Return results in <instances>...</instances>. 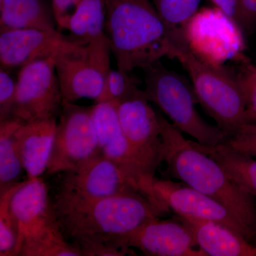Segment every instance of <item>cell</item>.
<instances>
[{"instance_id":"6da1fadb","label":"cell","mask_w":256,"mask_h":256,"mask_svg":"<svg viewBox=\"0 0 256 256\" xmlns=\"http://www.w3.org/2000/svg\"><path fill=\"white\" fill-rule=\"evenodd\" d=\"M64 237L84 256H122L119 238L165 214L140 192L96 200L56 194L52 200Z\"/></svg>"},{"instance_id":"7a4b0ae2","label":"cell","mask_w":256,"mask_h":256,"mask_svg":"<svg viewBox=\"0 0 256 256\" xmlns=\"http://www.w3.org/2000/svg\"><path fill=\"white\" fill-rule=\"evenodd\" d=\"M163 141L162 160L173 178L202 192L223 205L247 230L256 244V204L226 174L213 158L185 139L182 132L158 114Z\"/></svg>"},{"instance_id":"3957f363","label":"cell","mask_w":256,"mask_h":256,"mask_svg":"<svg viewBox=\"0 0 256 256\" xmlns=\"http://www.w3.org/2000/svg\"><path fill=\"white\" fill-rule=\"evenodd\" d=\"M105 33L118 68L131 72L170 56L164 23L151 0H104Z\"/></svg>"},{"instance_id":"277c9868","label":"cell","mask_w":256,"mask_h":256,"mask_svg":"<svg viewBox=\"0 0 256 256\" xmlns=\"http://www.w3.org/2000/svg\"><path fill=\"white\" fill-rule=\"evenodd\" d=\"M10 207L18 232L14 256H84L64 237L42 178L26 180Z\"/></svg>"},{"instance_id":"5b68a950","label":"cell","mask_w":256,"mask_h":256,"mask_svg":"<svg viewBox=\"0 0 256 256\" xmlns=\"http://www.w3.org/2000/svg\"><path fill=\"white\" fill-rule=\"evenodd\" d=\"M170 58L182 64L191 78L198 104L227 138L247 124L245 100L236 75L204 60L188 44L174 47Z\"/></svg>"},{"instance_id":"8992f818","label":"cell","mask_w":256,"mask_h":256,"mask_svg":"<svg viewBox=\"0 0 256 256\" xmlns=\"http://www.w3.org/2000/svg\"><path fill=\"white\" fill-rule=\"evenodd\" d=\"M143 70L146 98L156 104L180 132L203 146H214L226 140L223 130L207 124L197 112L196 94L186 79L166 68L160 60Z\"/></svg>"},{"instance_id":"52a82bcc","label":"cell","mask_w":256,"mask_h":256,"mask_svg":"<svg viewBox=\"0 0 256 256\" xmlns=\"http://www.w3.org/2000/svg\"><path fill=\"white\" fill-rule=\"evenodd\" d=\"M111 52L105 34L92 40L82 52L55 57L56 72L64 101L98 98L111 69Z\"/></svg>"},{"instance_id":"ba28073f","label":"cell","mask_w":256,"mask_h":256,"mask_svg":"<svg viewBox=\"0 0 256 256\" xmlns=\"http://www.w3.org/2000/svg\"><path fill=\"white\" fill-rule=\"evenodd\" d=\"M149 102L144 90L139 89L116 106L124 134L153 192V180L163 162V141L158 114Z\"/></svg>"},{"instance_id":"9c48e42d","label":"cell","mask_w":256,"mask_h":256,"mask_svg":"<svg viewBox=\"0 0 256 256\" xmlns=\"http://www.w3.org/2000/svg\"><path fill=\"white\" fill-rule=\"evenodd\" d=\"M54 58L34 60L20 69L11 118L28 122L60 116L64 100Z\"/></svg>"},{"instance_id":"30bf717a","label":"cell","mask_w":256,"mask_h":256,"mask_svg":"<svg viewBox=\"0 0 256 256\" xmlns=\"http://www.w3.org/2000/svg\"><path fill=\"white\" fill-rule=\"evenodd\" d=\"M46 173L54 175L75 168L99 152L92 106L63 101Z\"/></svg>"},{"instance_id":"8fae6325","label":"cell","mask_w":256,"mask_h":256,"mask_svg":"<svg viewBox=\"0 0 256 256\" xmlns=\"http://www.w3.org/2000/svg\"><path fill=\"white\" fill-rule=\"evenodd\" d=\"M57 194L82 200H96L140 192L118 166L100 152L74 169L62 173Z\"/></svg>"},{"instance_id":"7c38bea8","label":"cell","mask_w":256,"mask_h":256,"mask_svg":"<svg viewBox=\"0 0 256 256\" xmlns=\"http://www.w3.org/2000/svg\"><path fill=\"white\" fill-rule=\"evenodd\" d=\"M92 116L97 136L99 152L114 163L124 174L156 207L163 210L133 154L120 122L117 106L114 102H96Z\"/></svg>"},{"instance_id":"4fadbf2b","label":"cell","mask_w":256,"mask_h":256,"mask_svg":"<svg viewBox=\"0 0 256 256\" xmlns=\"http://www.w3.org/2000/svg\"><path fill=\"white\" fill-rule=\"evenodd\" d=\"M197 247L190 229L175 216L171 220H152L116 244V248L124 254L134 248L149 256H206Z\"/></svg>"},{"instance_id":"5bb4252c","label":"cell","mask_w":256,"mask_h":256,"mask_svg":"<svg viewBox=\"0 0 256 256\" xmlns=\"http://www.w3.org/2000/svg\"><path fill=\"white\" fill-rule=\"evenodd\" d=\"M85 48L56 30L0 32V64L1 68L8 70L22 68L34 60L80 52Z\"/></svg>"},{"instance_id":"9a60e30c","label":"cell","mask_w":256,"mask_h":256,"mask_svg":"<svg viewBox=\"0 0 256 256\" xmlns=\"http://www.w3.org/2000/svg\"><path fill=\"white\" fill-rule=\"evenodd\" d=\"M152 190L160 206L166 212L172 210L176 215L222 224L254 244L247 230L223 205L186 184L156 178Z\"/></svg>"},{"instance_id":"2e32d148","label":"cell","mask_w":256,"mask_h":256,"mask_svg":"<svg viewBox=\"0 0 256 256\" xmlns=\"http://www.w3.org/2000/svg\"><path fill=\"white\" fill-rule=\"evenodd\" d=\"M56 127V119H52L22 122L16 129L15 142L28 180L46 172Z\"/></svg>"},{"instance_id":"e0dca14e","label":"cell","mask_w":256,"mask_h":256,"mask_svg":"<svg viewBox=\"0 0 256 256\" xmlns=\"http://www.w3.org/2000/svg\"><path fill=\"white\" fill-rule=\"evenodd\" d=\"M175 216L188 229L206 256H256V245L222 224L188 216Z\"/></svg>"},{"instance_id":"ac0fdd59","label":"cell","mask_w":256,"mask_h":256,"mask_svg":"<svg viewBox=\"0 0 256 256\" xmlns=\"http://www.w3.org/2000/svg\"><path fill=\"white\" fill-rule=\"evenodd\" d=\"M56 24L45 0H0V32L55 30Z\"/></svg>"},{"instance_id":"d6986e66","label":"cell","mask_w":256,"mask_h":256,"mask_svg":"<svg viewBox=\"0 0 256 256\" xmlns=\"http://www.w3.org/2000/svg\"><path fill=\"white\" fill-rule=\"evenodd\" d=\"M194 144L200 150L213 158L226 174L242 190L256 196V160L224 142L214 146H203L196 141Z\"/></svg>"},{"instance_id":"ffe728a7","label":"cell","mask_w":256,"mask_h":256,"mask_svg":"<svg viewBox=\"0 0 256 256\" xmlns=\"http://www.w3.org/2000/svg\"><path fill=\"white\" fill-rule=\"evenodd\" d=\"M105 24V1L82 0L69 22L68 38L79 46H87L106 34Z\"/></svg>"},{"instance_id":"44dd1931","label":"cell","mask_w":256,"mask_h":256,"mask_svg":"<svg viewBox=\"0 0 256 256\" xmlns=\"http://www.w3.org/2000/svg\"><path fill=\"white\" fill-rule=\"evenodd\" d=\"M23 121L14 118L0 121V192L18 181L24 170L15 142L14 133Z\"/></svg>"},{"instance_id":"7402d4cb","label":"cell","mask_w":256,"mask_h":256,"mask_svg":"<svg viewBox=\"0 0 256 256\" xmlns=\"http://www.w3.org/2000/svg\"><path fill=\"white\" fill-rule=\"evenodd\" d=\"M172 45L188 44L185 30L196 14L201 0H152Z\"/></svg>"},{"instance_id":"603a6c76","label":"cell","mask_w":256,"mask_h":256,"mask_svg":"<svg viewBox=\"0 0 256 256\" xmlns=\"http://www.w3.org/2000/svg\"><path fill=\"white\" fill-rule=\"evenodd\" d=\"M26 180L16 183L4 192H0V256H14L18 239V228L12 213V198Z\"/></svg>"},{"instance_id":"cb8c5ba5","label":"cell","mask_w":256,"mask_h":256,"mask_svg":"<svg viewBox=\"0 0 256 256\" xmlns=\"http://www.w3.org/2000/svg\"><path fill=\"white\" fill-rule=\"evenodd\" d=\"M140 80L130 72L110 69L102 92L96 102H114L118 104L139 90Z\"/></svg>"},{"instance_id":"d4e9b609","label":"cell","mask_w":256,"mask_h":256,"mask_svg":"<svg viewBox=\"0 0 256 256\" xmlns=\"http://www.w3.org/2000/svg\"><path fill=\"white\" fill-rule=\"evenodd\" d=\"M236 76L245 100L247 124H256V64H244Z\"/></svg>"},{"instance_id":"484cf974","label":"cell","mask_w":256,"mask_h":256,"mask_svg":"<svg viewBox=\"0 0 256 256\" xmlns=\"http://www.w3.org/2000/svg\"><path fill=\"white\" fill-rule=\"evenodd\" d=\"M16 82L12 78L9 70L1 68L0 70V121L12 117L15 97Z\"/></svg>"},{"instance_id":"4316f807","label":"cell","mask_w":256,"mask_h":256,"mask_svg":"<svg viewBox=\"0 0 256 256\" xmlns=\"http://www.w3.org/2000/svg\"><path fill=\"white\" fill-rule=\"evenodd\" d=\"M230 148L256 158V124H246L225 141Z\"/></svg>"},{"instance_id":"83f0119b","label":"cell","mask_w":256,"mask_h":256,"mask_svg":"<svg viewBox=\"0 0 256 256\" xmlns=\"http://www.w3.org/2000/svg\"><path fill=\"white\" fill-rule=\"evenodd\" d=\"M82 0H52V10L58 28L67 30L70 18Z\"/></svg>"},{"instance_id":"f1b7e54d","label":"cell","mask_w":256,"mask_h":256,"mask_svg":"<svg viewBox=\"0 0 256 256\" xmlns=\"http://www.w3.org/2000/svg\"><path fill=\"white\" fill-rule=\"evenodd\" d=\"M239 26L250 32L256 26V0H238Z\"/></svg>"},{"instance_id":"f546056e","label":"cell","mask_w":256,"mask_h":256,"mask_svg":"<svg viewBox=\"0 0 256 256\" xmlns=\"http://www.w3.org/2000/svg\"><path fill=\"white\" fill-rule=\"evenodd\" d=\"M217 9L237 23L238 18V0H210Z\"/></svg>"},{"instance_id":"4dcf8cb0","label":"cell","mask_w":256,"mask_h":256,"mask_svg":"<svg viewBox=\"0 0 256 256\" xmlns=\"http://www.w3.org/2000/svg\"></svg>"}]
</instances>
